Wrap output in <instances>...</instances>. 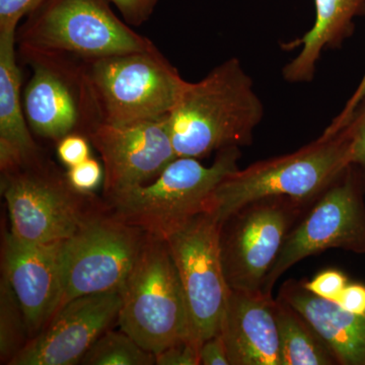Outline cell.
Instances as JSON below:
<instances>
[{
  "label": "cell",
  "mask_w": 365,
  "mask_h": 365,
  "mask_svg": "<svg viewBox=\"0 0 365 365\" xmlns=\"http://www.w3.org/2000/svg\"><path fill=\"white\" fill-rule=\"evenodd\" d=\"M263 116L253 81L240 59L230 58L201 81H188L167 124L177 158L201 160L251 144Z\"/></svg>",
  "instance_id": "cell-1"
},
{
  "label": "cell",
  "mask_w": 365,
  "mask_h": 365,
  "mask_svg": "<svg viewBox=\"0 0 365 365\" xmlns=\"http://www.w3.org/2000/svg\"><path fill=\"white\" fill-rule=\"evenodd\" d=\"M239 148L218 151L205 167L193 158H177L153 181L106 197L110 212L153 239L167 241L190 220L206 212L216 187L235 172Z\"/></svg>",
  "instance_id": "cell-2"
},
{
  "label": "cell",
  "mask_w": 365,
  "mask_h": 365,
  "mask_svg": "<svg viewBox=\"0 0 365 365\" xmlns=\"http://www.w3.org/2000/svg\"><path fill=\"white\" fill-rule=\"evenodd\" d=\"M348 167L345 134L321 136L294 153L261 160L228 175L213 191L206 212L222 225L242 206L267 197L314 202Z\"/></svg>",
  "instance_id": "cell-3"
},
{
  "label": "cell",
  "mask_w": 365,
  "mask_h": 365,
  "mask_svg": "<svg viewBox=\"0 0 365 365\" xmlns=\"http://www.w3.org/2000/svg\"><path fill=\"white\" fill-rule=\"evenodd\" d=\"M81 61L101 123L130 124L168 116L188 83L158 47Z\"/></svg>",
  "instance_id": "cell-4"
},
{
  "label": "cell",
  "mask_w": 365,
  "mask_h": 365,
  "mask_svg": "<svg viewBox=\"0 0 365 365\" xmlns=\"http://www.w3.org/2000/svg\"><path fill=\"white\" fill-rule=\"evenodd\" d=\"M21 53L96 58L150 51L153 41L118 18L109 0H44L16 30Z\"/></svg>",
  "instance_id": "cell-5"
},
{
  "label": "cell",
  "mask_w": 365,
  "mask_h": 365,
  "mask_svg": "<svg viewBox=\"0 0 365 365\" xmlns=\"http://www.w3.org/2000/svg\"><path fill=\"white\" fill-rule=\"evenodd\" d=\"M121 295L120 329L144 349L155 355L181 341L199 345L167 242L148 237Z\"/></svg>",
  "instance_id": "cell-6"
},
{
  "label": "cell",
  "mask_w": 365,
  "mask_h": 365,
  "mask_svg": "<svg viewBox=\"0 0 365 365\" xmlns=\"http://www.w3.org/2000/svg\"><path fill=\"white\" fill-rule=\"evenodd\" d=\"M1 191L11 220V234L34 244L66 241L98 211L93 193L76 191L45 157L28 167L1 175Z\"/></svg>",
  "instance_id": "cell-7"
},
{
  "label": "cell",
  "mask_w": 365,
  "mask_h": 365,
  "mask_svg": "<svg viewBox=\"0 0 365 365\" xmlns=\"http://www.w3.org/2000/svg\"><path fill=\"white\" fill-rule=\"evenodd\" d=\"M365 172L349 165L290 230L264 281V294L295 264L331 249L365 254Z\"/></svg>",
  "instance_id": "cell-8"
},
{
  "label": "cell",
  "mask_w": 365,
  "mask_h": 365,
  "mask_svg": "<svg viewBox=\"0 0 365 365\" xmlns=\"http://www.w3.org/2000/svg\"><path fill=\"white\" fill-rule=\"evenodd\" d=\"M313 204L267 197L242 206L222 223L220 250L230 289L262 290L290 230Z\"/></svg>",
  "instance_id": "cell-9"
},
{
  "label": "cell",
  "mask_w": 365,
  "mask_h": 365,
  "mask_svg": "<svg viewBox=\"0 0 365 365\" xmlns=\"http://www.w3.org/2000/svg\"><path fill=\"white\" fill-rule=\"evenodd\" d=\"M148 237L110 211L102 209L90 216L64 241V290L59 309L81 295L121 290Z\"/></svg>",
  "instance_id": "cell-10"
},
{
  "label": "cell",
  "mask_w": 365,
  "mask_h": 365,
  "mask_svg": "<svg viewBox=\"0 0 365 365\" xmlns=\"http://www.w3.org/2000/svg\"><path fill=\"white\" fill-rule=\"evenodd\" d=\"M20 56L33 71L23 98L33 133L56 144L72 133L88 138L101 122L81 58L56 53H21Z\"/></svg>",
  "instance_id": "cell-11"
},
{
  "label": "cell",
  "mask_w": 365,
  "mask_h": 365,
  "mask_svg": "<svg viewBox=\"0 0 365 365\" xmlns=\"http://www.w3.org/2000/svg\"><path fill=\"white\" fill-rule=\"evenodd\" d=\"M222 225L208 212L199 213L167 240L188 307L194 339L220 333L230 288L220 250Z\"/></svg>",
  "instance_id": "cell-12"
},
{
  "label": "cell",
  "mask_w": 365,
  "mask_h": 365,
  "mask_svg": "<svg viewBox=\"0 0 365 365\" xmlns=\"http://www.w3.org/2000/svg\"><path fill=\"white\" fill-rule=\"evenodd\" d=\"M167 117L93 129L88 139L104 165L105 198L153 181L177 158Z\"/></svg>",
  "instance_id": "cell-13"
},
{
  "label": "cell",
  "mask_w": 365,
  "mask_h": 365,
  "mask_svg": "<svg viewBox=\"0 0 365 365\" xmlns=\"http://www.w3.org/2000/svg\"><path fill=\"white\" fill-rule=\"evenodd\" d=\"M121 290L81 295L67 302L11 360V365H73L118 321Z\"/></svg>",
  "instance_id": "cell-14"
},
{
  "label": "cell",
  "mask_w": 365,
  "mask_h": 365,
  "mask_svg": "<svg viewBox=\"0 0 365 365\" xmlns=\"http://www.w3.org/2000/svg\"><path fill=\"white\" fill-rule=\"evenodd\" d=\"M64 241L34 244L6 235L2 275L13 288L33 338L53 318L63 297Z\"/></svg>",
  "instance_id": "cell-15"
},
{
  "label": "cell",
  "mask_w": 365,
  "mask_h": 365,
  "mask_svg": "<svg viewBox=\"0 0 365 365\" xmlns=\"http://www.w3.org/2000/svg\"><path fill=\"white\" fill-rule=\"evenodd\" d=\"M220 334L230 365H282L273 295L230 289Z\"/></svg>",
  "instance_id": "cell-16"
},
{
  "label": "cell",
  "mask_w": 365,
  "mask_h": 365,
  "mask_svg": "<svg viewBox=\"0 0 365 365\" xmlns=\"http://www.w3.org/2000/svg\"><path fill=\"white\" fill-rule=\"evenodd\" d=\"M16 30H0V170L9 174L44 157L26 121L16 58Z\"/></svg>",
  "instance_id": "cell-17"
},
{
  "label": "cell",
  "mask_w": 365,
  "mask_h": 365,
  "mask_svg": "<svg viewBox=\"0 0 365 365\" xmlns=\"http://www.w3.org/2000/svg\"><path fill=\"white\" fill-rule=\"evenodd\" d=\"M294 307L332 349L340 365H365V314L309 292L304 280L283 283L278 297Z\"/></svg>",
  "instance_id": "cell-18"
},
{
  "label": "cell",
  "mask_w": 365,
  "mask_h": 365,
  "mask_svg": "<svg viewBox=\"0 0 365 365\" xmlns=\"http://www.w3.org/2000/svg\"><path fill=\"white\" fill-rule=\"evenodd\" d=\"M316 21L299 40L302 50L283 68L288 83H311L322 53L338 48L353 31V20L365 14V0H314Z\"/></svg>",
  "instance_id": "cell-19"
},
{
  "label": "cell",
  "mask_w": 365,
  "mask_h": 365,
  "mask_svg": "<svg viewBox=\"0 0 365 365\" xmlns=\"http://www.w3.org/2000/svg\"><path fill=\"white\" fill-rule=\"evenodd\" d=\"M275 316L282 365L339 364L314 327L279 297L275 299Z\"/></svg>",
  "instance_id": "cell-20"
},
{
  "label": "cell",
  "mask_w": 365,
  "mask_h": 365,
  "mask_svg": "<svg viewBox=\"0 0 365 365\" xmlns=\"http://www.w3.org/2000/svg\"><path fill=\"white\" fill-rule=\"evenodd\" d=\"M86 365H153L155 355L144 349L128 334L106 331L81 359Z\"/></svg>",
  "instance_id": "cell-21"
},
{
  "label": "cell",
  "mask_w": 365,
  "mask_h": 365,
  "mask_svg": "<svg viewBox=\"0 0 365 365\" xmlns=\"http://www.w3.org/2000/svg\"><path fill=\"white\" fill-rule=\"evenodd\" d=\"M28 334L25 316L9 281L2 275L0 282V359L9 364L26 345Z\"/></svg>",
  "instance_id": "cell-22"
},
{
  "label": "cell",
  "mask_w": 365,
  "mask_h": 365,
  "mask_svg": "<svg viewBox=\"0 0 365 365\" xmlns=\"http://www.w3.org/2000/svg\"><path fill=\"white\" fill-rule=\"evenodd\" d=\"M348 140V165L365 172V98L343 130Z\"/></svg>",
  "instance_id": "cell-23"
},
{
  "label": "cell",
  "mask_w": 365,
  "mask_h": 365,
  "mask_svg": "<svg viewBox=\"0 0 365 365\" xmlns=\"http://www.w3.org/2000/svg\"><path fill=\"white\" fill-rule=\"evenodd\" d=\"M66 177L76 191L91 194L104 182V168L96 158L91 157L85 162L68 168Z\"/></svg>",
  "instance_id": "cell-24"
},
{
  "label": "cell",
  "mask_w": 365,
  "mask_h": 365,
  "mask_svg": "<svg viewBox=\"0 0 365 365\" xmlns=\"http://www.w3.org/2000/svg\"><path fill=\"white\" fill-rule=\"evenodd\" d=\"M304 287L312 294L321 299L336 302L348 284V278L339 270L322 271L311 280H304Z\"/></svg>",
  "instance_id": "cell-25"
},
{
  "label": "cell",
  "mask_w": 365,
  "mask_h": 365,
  "mask_svg": "<svg viewBox=\"0 0 365 365\" xmlns=\"http://www.w3.org/2000/svg\"><path fill=\"white\" fill-rule=\"evenodd\" d=\"M90 139L83 134H69L57 143V155L67 168L73 167L91 158Z\"/></svg>",
  "instance_id": "cell-26"
},
{
  "label": "cell",
  "mask_w": 365,
  "mask_h": 365,
  "mask_svg": "<svg viewBox=\"0 0 365 365\" xmlns=\"http://www.w3.org/2000/svg\"><path fill=\"white\" fill-rule=\"evenodd\" d=\"M200 346L192 341H181L155 354L158 365H199Z\"/></svg>",
  "instance_id": "cell-27"
},
{
  "label": "cell",
  "mask_w": 365,
  "mask_h": 365,
  "mask_svg": "<svg viewBox=\"0 0 365 365\" xmlns=\"http://www.w3.org/2000/svg\"><path fill=\"white\" fill-rule=\"evenodd\" d=\"M44 0H0V30H18L25 19Z\"/></svg>",
  "instance_id": "cell-28"
},
{
  "label": "cell",
  "mask_w": 365,
  "mask_h": 365,
  "mask_svg": "<svg viewBox=\"0 0 365 365\" xmlns=\"http://www.w3.org/2000/svg\"><path fill=\"white\" fill-rule=\"evenodd\" d=\"M129 26H140L150 21L160 0H109Z\"/></svg>",
  "instance_id": "cell-29"
},
{
  "label": "cell",
  "mask_w": 365,
  "mask_h": 365,
  "mask_svg": "<svg viewBox=\"0 0 365 365\" xmlns=\"http://www.w3.org/2000/svg\"><path fill=\"white\" fill-rule=\"evenodd\" d=\"M364 98L365 73L364 78L360 81L359 86H357L356 90L353 93L351 98H350L349 100H348V102L346 103L345 107L343 108L342 111H341L340 114L333 120L332 123L327 127L326 130L324 131V133L322 134L321 136L325 137V138H329V137L337 135L341 130H343V129L345 128L346 125L349 123L353 114L356 111L359 106L361 104Z\"/></svg>",
  "instance_id": "cell-30"
},
{
  "label": "cell",
  "mask_w": 365,
  "mask_h": 365,
  "mask_svg": "<svg viewBox=\"0 0 365 365\" xmlns=\"http://www.w3.org/2000/svg\"><path fill=\"white\" fill-rule=\"evenodd\" d=\"M199 357L202 365H230L227 347L220 333L204 341Z\"/></svg>",
  "instance_id": "cell-31"
},
{
  "label": "cell",
  "mask_w": 365,
  "mask_h": 365,
  "mask_svg": "<svg viewBox=\"0 0 365 365\" xmlns=\"http://www.w3.org/2000/svg\"><path fill=\"white\" fill-rule=\"evenodd\" d=\"M336 302L350 313L365 314V285L348 283Z\"/></svg>",
  "instance_id": "cell-32"
}]
</instances>
